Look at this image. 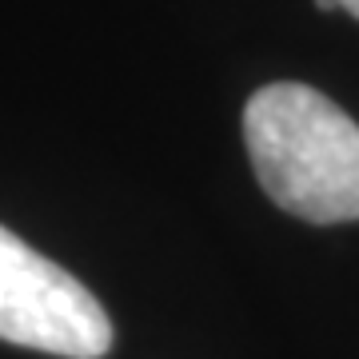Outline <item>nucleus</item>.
Segmentation results:
<instances>
[{
	"label": "nucleus",
	"instance_id": "obj_1",
	"mask_svg": "<svg viewBox=\"0 0 359 359\" xmlns=\"http://www.w3.org/2000/svg\"><path fill=\"white\" fill-rule=\"evenodd\" d=\"M244 144L264 192L308 224L359 219V124L308 84H268L244 104Z\"/></svg>",
	"mask_w": 359,
	"mask_h": 359
},
{
	"label": "nucleus",
	"instance_id": "obj_3",
	"mask_svg": "<svg viewBox=\"0 0 359 359\" xmlns=\"http://www.w3.org/2000/svg\"><path fill=\"white\" fill-rule=\"evenodd\" d=\"M339 8H344V13H351L359 20V0H339Z\"/></svg>",
	"mask_w": 359,
	"mask_h": 359
},
{
	"label": "nucleus",
	"instance_id": "obj_2",
	"mask_svg": "<svg viewBox=\"0 0 359 359\" xmlns=\"http://www.w3.org/2000/svg\"><path fill=\"white\" fill-rule=\"evenodd\" d=\"M112 320L84 283L0 224V339L44 355L100 359Z\"/></svg>",
	"mask_w": 359,
	"mask_h": 359
},
{
	"label": "nucleus",
	"instance_id": "obj_4",
	"mask_svg": "<svg viewBox=\"0 0 359 359\" xmlns=\"http://www.w3.org/2000/svg\"><path fill=\"white\" fill-rule=\"evenodd\" d=\"M316 8L320 13H332V8H339V0H316Z\"/></svg>",
	"mask_w": 359,
	"mask_h": 359
}]
</instances>
